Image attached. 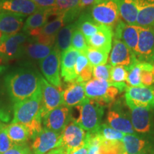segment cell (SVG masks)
I'll use <instances>...</instances> for the list:
<instances>
[{
    "label": "cell",
    "mask_w": 154,
    "mask_h": 154,
    "mask_svg": "<svg viewBox=\"0 0 154 154\" xmlns=\"http://www.w3.org/2000/svg\"><path fill=\"white\" fill-rule=\"evenodd\" d=\"M42 75L30 67H21L5 76V86L14 103L27 99L41 88Z\"/></svg>",
    "instance_id": "6da1fadb"
},
{
    "label": "cell",
    "mask_w": 154,
    "mask_h": 154,
    "mask_svg": "<svg viewBox=\"0 0 154 154\" xmlns=\"http://www.w3.org/2000/svg\"><path fill=\"white\" fill-rule=\"evenodd\" d=\"M12 123L22 124L34 138L43 128L42 117V89L27 99L14 103Z\"/></svg>",
    "instance_id": "7a4b0ae2"
},
{
    "label": "cell",
    "mask_w": 154,
    "mask_h": 154,
    "mask_svg": "<svg viewBox=\"0 0 154 154\" xmlns=\"http://www.w3.org/2000/svg\"><path fill=\"white\" fill-rule=\"evenodd\" d=\"M77 115L72 116L74 121L86 132L95 134L102 124L106 106L94 99L86 98L80 105L74 107Z\"/></svg>",
    "instance_id": "3957f363"
},
{
    "label": "cell",
    "mask_w": 154,
    "mask_h": 154,
    "mask_svg": "<svg viewBox=\"0 0 154 154\" xmlns=\"http://www.w3.org/2000/svg\"><path fill=\"white\" fill-rule=\"evenodd\" d=\"M109 106L106 124L126 134H136L133 128L130 111L126 102L119 99Z\"/></svg>",
    "instance_id": "277c9868"
},
{
    "label": "cell",
    "mask_w": 154,
    "mask_h": 154,
    "mask_svg": "<svg viewBox=\"0 0 154 154\" xmlns=\"http://www.w3.org/2000/svg\"><path fill=\"white\" fill-rule=\"evenodd\" d=\"M84 90L88 99L96 100L105 106H109L114 102L121 93L110 81L94 78L84 83Z\"/></svg>",
    "instance_id": "5b68a950"
},
{
    "label": "cell",
    "mask_w": 154,
    "mask_h": 154,
    "mask_svg": "<svg viewBox=\"0 0 154 154\" xmlns=\"http://www.w3.org/2000/svg\"><path fill=\"white\" fill-rule=\"evenodd\" d=\"M90 13L96 22L112 29L121 20L119 0H99L91 7Z\"/></svg>",
    "instance_id": "8992f818"
},
{
    "label": "cell",
    "mask_w": 154,
    "mask_h": 154,
    "mask_svg": "<svg viewBox=\"0 0 154 154\" xmlns=\"http://www.w3.org/2000/svg\"><path fill=\"white\" fill-rule=\"evenodd\" d=\"M29 39L26 32H19L14 35H5L0 44V58L5 61L17 59L24 54V48Z\"/></svg>",
    "instance_id": "52a82bcc"
},
{
    "label": "cell",
    "mask_w": 154,
    "mask_h": 154,
    "mask_svg": "<svg viewBox=\"0 0 154 154\" xmlns=\"http://www.w3.org/2000/svg\"><path fill=\"white\" fill-rule=\"evenodd\" d=\"M133 128L136 134L146 138L154 136V110L129 106Z\"/></svg>",
    "instance_id": "ba28073f"
},
{
    "label": "cell",
    "mask_w": 154,
    "mask_h": 154,
    "mask_svg": "<svg viewBox=\"0 0 154 154\" xmlns=\"http://www.w3.org/2000/svg\"><path fill=\"white\" fill-rule=\"evenodd\" d=\"M127 106L144 108L154 110V86H128L125 91Z\"/></svg>",
    "instance_id": "9c48e42d"
},
{
    "label": "cell",
    "mask_w": 154,
    "mask_h": 154,
    "mask_svg": "<svg viewBox=\"0 0 154 154\" xmlns=\"http://www.w3.org/2000/svg\"><path fill=\"white\" fill-rule=\"evenodd\" d=\"M61 54L54 48L50 54L39 62L40 69L49 84L62 91L60 71Z\"/></svg>",
    "instance_id": "30bf717a"
},
{
    "label": "cell",
    "mask_w": 154,
    "mask_h": 154,
    "mask_svg": "<svg viewBox=\"0 0 154 154\" xmlns=\"http://www.w3.org/2000/svg\"><path fill=\"white\" fill-rule=\"evenodd\" d=\"M61 134L56 133L43 127L33 138L31 150L33 154H46L52 150L61 148Z\"/></svg>",
    "instance_id": "8fae6325"
},
{
    "label": "cell",
    "mask_w": 154,
    "mask_h": 154,
    "mask_svg": "<svg viewBox=\"0 0 154 154\" xmlns=\"http://www.w3.org/2000/svg\"><path fill=\"white\" fill-rule=\"evenodd\" d=\"M72 108L66 106L56 108L49 111L42 118V125L44 128L56 133L61 134L72 119Z\"/></svg>",
    "instance_id": "7c38bea8"
},
{
    "label": "cell",
    "mask_w": 154,
    "mask_h": 154,
    "mask_svg": "<svg viewBox=\"0 0 154 154\" xmlns=\"http://www.w3.org/2000/svg\"><path fill=\"white\" fill-rule=\"evenodd\" d=\"M113 44L109 55V64L112 66H124L128 72L138 63L136 54L121 41L114 38Z\"/></svg>",
    "instance_id": "4fadbf2b"
},
{
    "label": "cell",
    "mask_w": 154,
    "mask_h": 154,
    "mask_svg": "<svg viewBox=\"0 0 154 154\" xmlns=\"http://www.w3.org/2000/svg\"><path fill=\"white\" fill-rule=\"evenodd\" d=\"M136 55L139 63H154V27L139 26Z\"/></svg>",
    "instance_id": "5bb4252c"
},
{
    "label": "cell",
    "mask_w": 154,
    "mask_h": 154,
    "mask_svg": "<svg viewBox=\"0 0 154 154\" xmlns=\"http://www.w3.org/2000/svg\"><path fill=\"white\" fill-rule=\"evenodd\" d=\"M87 134L74 121H71L61 133V148L65 151L80 147L86 143Z\"/></svg>",
    "instance_id": "9a60e30c"
},
{
    "label": "cell",
    "mask_w": 154,
    "mask_h": 154,
    "mask_svg": "<svg viewBox=\"0 0 154 154\" xmlns=\"http://www.w3.org/2000/svg\"><path fill=\"white\" fill-rule=\"evenodd\" d=\"M42 117L63 105L62 91L49 84L43 76L41 78Z\"/></svg>",
    "instance_id": "2e32d148"
},
{
    "label": "cell",
    "mask_w": 154,
    "mask_h": 154,
    "mask_svg": "<svg viewBox=\"0 0 154 154\" xmlns=\"http://www.w3.org/2000/svg\"><path fill=\"white\" fill-rule=\"evenodd\" d=\"M113 37L126 44L136 54L139 37V26L128 24L122 19L113 29Z\"/></svg>",
    "instance_id": "e0dca14e"
},
{
    "label": "cell",
    "mask_w": 154,
    "mask_h": 154,
    "mask_svg": "<svg viewBox=\"0 0 154 154\" xmlns=\"http://www.w3.org/2000/svg\"><path fill=\"white\" fill-rule=\"evenodd\" d=\"M51 10L53 15L64 17L68 24L74 22L84 9L80 0H55Z\"/></svg>",
    "instance_id": "ac0fdd59"
},
{
    "label": "cell",
    "mask_w": 154,
    "mask_h": 154,
    "mask_svg": "<svg viewBox=\"0 0 154 154\" xmlns=\"http://www.w3.org/2000/svg\"><path fill=\"white\" fill-rule=\"evenodd\" d=\"M66 24L67 22L64 17L62 15L57 16L54 20L48 22L44 25L39 31L38 35L32 38V39L38 43L54 46L58 32Z\"/></svg>",
    "instance_id": "d6986e66"
},
{
    "label": "cell",
    "mask_w": 154,
    "mask_h": 154,
    "mask_svg": "<svg viewBox=\"0 0 154 154\" xmlns=\"http://www.w3.org/2000/svg\"><path fill=\"white\" fill-rule=\"evenodd\" d=\"M79 54V51L72 47L61 54V77L68 84L76 82L77 80V76L75 73V65Z\"/></svg>",
    "instance_id": "ffe728a7"
},
{
    "label": "cell",
    "mask_w": 154,
    "mask_h": 154,
    "mask_svg": "<svg viewBox=\"0 0 154 154\" xmlns=\"http://www.w3.org/2000/svg\"><path fill=\"white\" fill-rule=\"evenodd\" d=\"M39 9L31 0H0V13H11L26 17Z\"/></svg>",
    "instance_id": "44dd1931"
},
{
    "label": "cell",
    "mask_w": 154,
    "mask_h": 154,
    "mask_svg": "<svg viewBox=\"0 0 154 154\" xmlns=\"http://www.w3.org/2000/svg\"><path fill=\"white\" fill-rule=\"evenodd\" d=\"M51 15H53L51 9H39L26 19L23 26V32L27 33L32 38L35 37L41 29L48 22Z\"/></svg>",
    "instance_id": "7402d4cb"
},
{
    "label": "cell",
    "mask_w": 154,
    "mask_h": 154,
    "mask_svg": "<svg viewBox=\"0 0 154 154\" xmlns=\"http://www.w3.org/2000/svg\"><path fill=\"white\" fill-rule=\"evenodd\" d=\"M63 105L74 108L80 105L86 99L84 83L74 82L69 83L68 86L62 90Z\"/></svg>",
    "instance_id": "603a6c76"
},
{
    "label": "cell",
    "mask_w": 154,
    "mask_h": 154,
    "mask_svg": "<svg viewBox=\"0 0 154 154\" xmlns=\"http://www.w3.org/2000/svg\"><path fill=\"white\" fill-rule=\"evenodd\" d=\"M113 37L112 29L101 24L99 31L91 37L87 38L86 41L88 47L109 53L112 47Z\"/></svg>",
    "instance_id": "cb8c5ba5"
},
{
    "label": "cell",
    "mask_w": 154,
    "mask_h": 154,
    "mask_svg": "<svg viewBox=\"0 0 154 154\" xmlns=\"http://www.w3.org/2000/svg\"><path fill=\"white\" fill-rule=\"evenodd\" d=\"M24 16L11 13H0V32L5 35L19 33L24 26Z\"/></svg>",
    "instance_id": "d4e9b609"
},
{
    "label": "cell",
    "mask_w": 154,
    "mask_h": 154,
    "mask_svg": "<svg viewBox=\"0 0 154 154\" xmlns=\"http://www.w3.org/2000/svg\"><path fill=\"white\" fill-rule=\"evenodd\" d=\"M125 151L128 154H137L143 151H151V143L143 136L138 134H126L123 138Z\"/></svg>",
    "instance_id": "484cf974"
},
{
    "label": "cell",
    "mask_w": 154,
    "mask_h": 154,
    "mask_svg": "<svg viewBox=\"0 0 154 154\" xmlns=\"http://www.w3.org/2000/svg\"><path fill=\"white\" fill-rule=\"evenodd\" d=\"M136 24L141 27H154V0H138Z\"/></svg>",
    "instance_id": "4316f807"
},
{
    "label": "cell",
    "mask_w": 154,
    "mask_h": 154,
    "mask_svg": "<svg viewBox=\"0 0 154 154\" xmlns=\"http://www.w3.org/2000/svg\"><path fill=\"white\" fill-rule=\"evenodd\" d=\"M76 28L84 34L86 39L90 38L98 32L101 24L96 22L92 18L91 13L84 10L81 13L78 19L75 21Z\"/></svg>",
    "instance_id": "83f0119b"
},
{
    "label": "cell",
    "mask_w": 154,
    "mask_h": 154,
    "mask_svg": "<svg viewBox=\"0 0 154 154\" xmlns=\"http://www.w3.org/2000/svg\"><path fill=\"white\" fill-rule=\"evenodd\" d=\"M76 29V23L72 22L63 26L58 32L56 37L54 49L62 54L71 47L72 35Z\"/></svg>",
    "instance_id": "f1b7e54d"
},
{
    "label": "cell",
    "mask_w": 154,
    "mask_h": 154,
    "mask_svg": "<svg viewBox=\"0 0 154 154\" xmlns=\"http://www.w3.org/2000/svg\"><path fill=\"white\" fill-rule=\"evenodd\" d=\"M54 46L47 45L38 42H28L24 48V54L33 60L39 61V62L50 54L53 51Z\"/></svg>",
    "instance_id": "f546056e"
},
{
    "label": "cell",
    "mask_w": 154,
    "mask_h": 154,
    "mask_svg": "<svg viewBox=\"0 0 154 154\" xmlns=\"http://www.w3.org/2000/svg\"><path fill=\"white\" fill-rule=\"evenodd\" d=\"M121 18L128 24L137 25L138 0H119Z\"/></svg>",
    "instance_id": "4dcf8cb0"
},
{
    "label": "cell",
    "mask_w": 154,
    "mask_h": 154,
    "mask_svg": "<svg viewBox=\"0 0 154 154\" xmlns=\"http://www.w3.org/2000/svg\"><path fill=\"white\" fill-rule=\"evenodd\" d=\"M5 129L9 138L14 144H26L31 138L29 132L24 125L12 123L6 125Z\"/></svg>",
    "instance_id": "1f68e13d"
},
{
    "label": "cell",
    "mask_w": 154,
    "mask_h": 154,
    "mask_svg": "<svg viewBox=\"0 0 154 154\" xmlns=\"http://www.w3.org/2000/svg\"><path fill=\"white\" fill-rule=\"evenodd\" d=\"M94 66L88 61L87 57L80 53L75 65V73L77 76L76 82L86 83L91 80L93 76Z\"/></svg>",
    "instance_id": "d6a6232c"
},
{
    "label": "cell",
    "mask_w": 154,
    "mask_h": 154,
    "mask_svg": "<svg viewBox=\"0 0 154 154\" xmlns=\"http://www.w3.org/2000/svg\"><path fill=\"white\" fill-rule=\"evenodd\" d=\"M128 72L124 66H112L110 73V82L118 88L121 93L126 91L128 85L126 84V79Z\"/></svg>",
    "instance_id": "836d02e7"
},
{
    "label": "cell",
    "mask_w": 154,
    "mask_h": 154,
    "mask_svg": "<svg viewBox=\"0 0 154 154\" xmlns=\"http://www.w3.org/2000/svg\"><path fill=\"white\" fill-rule=\"evenodd\" d=\"M109 54L91 47H88L84 52L88 61L93 66L106 64L109 58Z\"/></svg>",
    "instance_id": "e575fe53"
},
{
    "label": "cell",
    "mask_w": 154,
    "mask_h": 154,
    "mask_svg": "<svg viewBox=\"0 0 154 154\" xmlns=\"http://www.w3.org/2000/svg\"><path fill=\"white\" fill-rule=\"evenodd\" d=\"M100 137L101 141L99 143V148L101 154H121L126 151L122 141L106 140L101 138V136Z\"/></svg>",
    "instance_id": "d590c367"
},
{
    "label": "cell",
    "mask_w": 154,
    "mask_h": 154,
    "mask_svg": "<svg viewBox=\"0 0 154 154\" xmlns=\"http://www.w3.org/2000/svg\"><path fill=\"white\" fill-rule=\"evenodd\" d=\"M96 133H98L104 140H111V141H114V140L122 141L123 138L126 135L124 133L111 128L106 124H102L99 131Z\"/></svg>",
    "instance_id": "8d00e7d4"
},
{
    "label": "cell",
    "mask_w": 154,
    "mask_h": 154,
    "mask_svg": "<svg viewBox=\"0 0 154 154\" xmlns=\"http://www.w3.org/2000/svg\"><path fill=\"white\" fill-rule=\"evenodd\" d=\"M71 47L74 48L77 51H79L80 53L83 54H84L88 47L86 37L82 33V32L76 28L75 29L74 33H73Z\"/></svg>",
    "instance_id": "74e56055"
},
{
    "label": "cell",
    "mask_w": 154,
    "mask_h": 154,
    "mask_svg": "<svg viewBox=\"0 0 154 154\" xmlns=\"http://www.w3.org/2000/svg\"><path fill=\"white\" fill-rule=\"evenodd\" d=\"M140 72H141V68L139 62L128 71V77L126 79V84L128 86L136 87V86H142L140 82Z\"/></svg>",
    "instance_id": "f35d334b"
},
{
    "label": "cell",
    "mask_w": 154,
    "mask_h": 154,
    "mask_svg": "<svg viewBox=\"0 0 154 154\" xmlns=\"http://www.w3.org/2000/svg\"><path fill=\"white\" fill-rule=\"evenodd\" d=\"M5 126L2 123H0V154L5 153L14 145L7 134Z\"/></svg>",
    "instance_id": "ab89813d"
},
{
    "label": "cell",
    "mask_w": 154,
    "mask_h": 154,
    "mask_svg": "<svg viewBox=\"0 0 154 154\" xmlns=\"http://www.w3.org/2000/svg\"><path fill=\"white\" fill-rule=\"evenodd\" d=\"M111 66L109 63H106L103 65L94 66L93 69V76L94 79L100 80L109 81L110 80V73Z\"/></svg>",
    "instance_id": "60d3db41"
},
{
    "label": "cell",
    "mask_w": 154,
    "mask_h": 154,
    "mask_svg": "<svg viewBox=\"0 0 154 154\" xmlns=\"http://www.w3.org/2000/svg\"><path fill=\"white\" fill-rule=\"evenodd\" d=\"M3 154H33V153L26 144H14Z\"/></svg>",
    "instance_id": "b9f144b4"
},
{
    "label": "cell",
    "mask_w": 154,
    "mask_h": 154,
    "mask_svg": "<svg viewBox=\"0 0 154 154\" xmlns=\"http://www.w3.org/2000/svg\"><path fill=\"white\" fill-rule=\"evenodd\" d=\"M35 4L38 8L49 9H52L54 6L55 0H31Z\"/></svg>",
    "instance_id": "7bdbcfd3"
},
{
    "label": "cell",
    "mask_w": 154,
    "mask_h": 154,
    "mask_svg": "<svg viewBox=\"0 0 154 154\" xmlns=\"http://www.w3.org/2000/svg\"><path fill=\"white\" fill-rule=\"evenodd\" d=\"M88 144L87 142L80 147L66 151V154H88Z\"/></svg>",
    "instance_id": "ee69618b"
},
{
    "label": "cell",
    "mask_w": 154,
    "mask_h": 154,
    "mask_svg": "<svg viewBox=\"0 0 154 154\" xmlns=\"http://www.w3.org/2000/svg\"><path fill=\"white\" fill-rule=\"evenodd\" d=\"M80 2L83 9H85L86 8L91 7L96 3V0H80Z\"/></svg>",
    "instance_id": "f6af8a7d"
},
{
    "label": "cell",
    "mask_w": 154,
    "mask_h": 154,
    "mask_svg": "<svg viewBox=\"0 0 154 154\" xmlns=\"http://www.w3.org/2000/svg\"><path fill=\"white\" fill-rule=\"evenodd\" d=\"M46 154H66V151L62 148H57Z\"/></svg>",
    "instance_id": "bcb514c9"
},
{
    "label": "cell",
    "mask_w": 154,
    "mask_h": 154,
    "mask_svg": "<svg viewBox=\"0 0 154 154\" xmlns=\"http://www.w3.org/2000/svg\"><path fill=\"white\" fill-rule=\"evenodd\" d=\"M137 154H150V152H149V151H143V152H140V153H137Z\"/></svg>",
    "instance_id": "7dc6e473"
},
{
    "label": "cell",
    "mask_w": 154,
    "mask_h": 154,
    "mask_svg": "<svg viewBox=\"0 0 154 154\" xmlns=\"http://www.w3.org/2000/svg\"><path fill=\"white\" fill-rule=\"evenodd\" d=\"M2 36H3V34L0 32V44L2 42Z\"/></svg>",
    "instance_id": "c3c4849f"
},
{
    "label": "cell",
    "mask_w": 154,
    "mask_h": 154,
    "mask_svg": "<svg viewBox=\"0 0 154 154\" xmlns=\"http://www.w3.org/2000/svg\"><path fill=\"white\" fill-rule=\"evenodd\" d=\"M121 154H128V153H126V151H125V152H124V153H121Z\"/></svg>",
    "instance_id": "681fc988"
},
{
    "label": "cell",
    "mask_w": 154,
    "mask_h": 154,
    "mask_svg": "<svg viewBox=\"0 0 154 154\" xmlns=\"http://www.w3.org/2000/svg\"><path fill=\"white\" fill-rule=\"evenodd\" d=\"M97 1H99V0H96V2H97Z\"/></svg>",
    "instance_id": "f907efd6"
}]
</instances>
